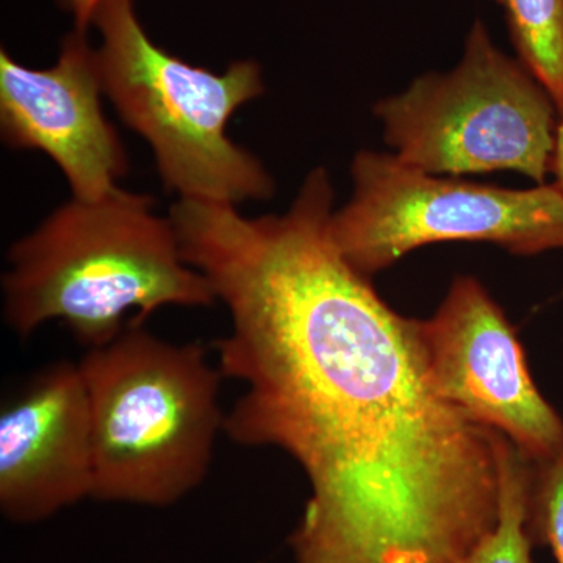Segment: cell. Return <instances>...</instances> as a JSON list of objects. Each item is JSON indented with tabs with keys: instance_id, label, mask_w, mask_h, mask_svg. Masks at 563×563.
<instances>
[{
	"instance_id": "cell-1",
	"label": "cell",
	"mask_w": 563,
	"mask_h": 563,
	"mask_svg": "<svg viewBox=\"0 0 563 563\" xmlns=\"http://www.w3.org/2000/svg\"><path fill=\"white\" fill-rule=\"evenodd\" d=\"M225 433L310 484L296 563H463L499 515V433L437 391L421 321L336 257L274 277L218 346Z\"/></svg>"
},
{
	"instance_id": "cell-2",
	"label": "cell",
	"mask_w": 563,
	"mask_h": 563,
	"mask_svg": "<svg viewBox=\"0 0 563 563\" xmlns=\"http://www.w3.org/2000/svg\"><path fill=\"white\" fill-rule=\"evenodd\" d=\"M2 291L20 339L58 320L88 350L117 339L131 313L146 321L163 307L217 302L185 261L172 218L155 213L151 196L121 188L99 201L70 199L11 244Z\"/></svg>"
},
{
	"instance_id": "cell-3",
	"label": "cell",
	"mask_w": 563,
	"mask_h": 563,
	"mask_svg": "<svg viewBox=\"0 0 563 563\" xmlns=\"http://www.w3.org/2000/svg\"><path fill=\"white\" fill-rule=\"evenodd\" d=\"M133 318L79 362L90 401L91 499L168 507L206 479L225 431L222 373L199 343H169Z\"/></svg>"
},
{
	"instance_id": "cell-4",
	"label": "cell",
	"mask_w": 563,
	"mask_h": 563,
	"mask_svg": "<svg viewBox=\"0 0 563 563\" xmlns=\"http://www.w3.org/2000/svg\"><path fill=\"white\" fill-rule=\"evenodd\" d=\"M91 25L101 35L103 95L150 144L166 191L235 207L273 198L272 174L225 132L236 110L265 92L257 62L221 74L190 65L150 38L133 0H99Z\"/></svg>"
},
{
	"instance_id": "cell-5",
	"label": "cell",
	"mask_w": 563,
	"mask_h": 563,
	"mask_svg": "<svg viewBox=\"0 0 563 563\" xmlns=\"http://www.w3.org/2000/svg\"><path fill=\"white\" fill-rule=\"evenodd\" d=\"M374 113L396 157L433 176L517 172L542 185L553 173L558 107L481 21L457 68L418 77Z\"/></svg>"
},
{
	"instance_id": "cell-6",
	"label": "cell",
	"mask_w": 563,
	"mask_h": 563,
	"mask_svg": "<svg viewBox=\"0 0 563 563\" xmlns=\"http://www.w3.org/2000/svg\"><path fill=\"white\" fill-rule=\"evenodd\" d=\"M354 192L333 211L331 236L365 276L431 243L481 242L517 255L563 250V195L555 185L507 190L443 179L396 155L361 151Z\"/></svg>"
},
{
	"instance_id": "cell-7",
	"label": "cell",
	"mask_w": 563,
	"mask_h": 563,
	"mask_svg": "<svg viewBox=\"0 0 563 563\" xmlns=\"http://www.w3.org/2000/svg\"><path fill=\"white\" fill-rule=\"evenodd\" d=\"M421 339L432 383L455 409L532 462L561 446V415L533 383L523 344L479 280L457 277L435 314L421 321Z\"/></svg>"
},
{
	"instance_id": "cell-8",
	"label": "cell",
	"mask_w": 563,
	"mask_h": 563,
	"mask_svg": "<svg viewBox=\"0 0 563 563\" xmlns=\"http://www.w3.org/2000/svg\"><path fill=\"white\" fill-rule=\"evenodd\" d=\"M101 66L87 31L65 36L47 69L0 52V133L10 150L40 151L60 168L73 198L99 201L129 172L128 152L103 114Z\"/></svg>"
},
{
	"instance_id": "cell-9",
	"label": "cell",
	"mask_w": 563,
	"mask_h": 563,
	"mask_svg": "<svg viewBox=\"0 0 563 563\" xmlns=\"http://www.w3.org/2000/svg\"><path fill=\"white\" fill-rule=\"evenodd\" d=\"M90 401L79 363L41 369L0 412V510L38 523L91 498Z\"/></svg>"
},
{
	"instance_id": "cell-10",
	"label": "cell",
	"mask_w": 563,
	"mask_h": 563,
	"mask_svg": "<svg viewBox=\"0 0 563 563\" xmlns=\"http://www.w3.org/2000/svg\"><path fill=\"white\" fill-rule=\"evenodd\" d=\"M498 463V521L463 563H532V540L526 526L532 461L499 435Z\"/></svg>"
},
{
	"instance_id": "cell-11",
	"label": "cell",
	"mask_w": 563,
	"mask_h": 563,
	"mask_svg": "<svg viewBox=\"0 0 563 563\" xmlns=\"http://www.w3.org/2000/svg\"><path fill=\"white\" fill-rule=\"evenodd\" d=\"M520 62L563 113V0H498Z\"/></svg>"
},
{
	"instance_id": "cell-12",
	"label": "cell",
	"mask_w": 563,
	"mask_h": 563,
	"mask_svg": "<svg viewBox=\"0 0 563 563\" xmlns=\"http://www.w3.org/2000/svg\"><path fill=\"white\" fill-rule=\"evenodd\" d=\"M526 526L532 543L547 544L563 563V440L550 457L532 462Z\"/></svg>"
},
{
	"instance_id": "cell-13",
	"label": "cell",
	"mask_w": 563,
	"mask_h": 563,
	"mask_svg": "<svg viewBox=\"0 0 563 563\" xmlns=\"http://www.w3.org/2000/svg\"><path fill=\"white\" fill-rule=\"evenodd\" d=\"M58 2L63 9L73 14L76 29L87 31L91 25L92 13H95L99 0H58Z\"/></svg>"
},
{
	"instance_id": "cell-14",
	"label": "cell",
	"mask_w": 563,
	"mask_h": 563,
	"mask_svg": "<svg viewBox=\"0 0 563 563\" xmlns=\"http://www.w3.org/2000/svg\"><path fill=\"white\" fill-rule=\"evenodd\" d=\"M553 173L555 176L554 185L563 195V113L561 114V122H559L558 136H555Z\"/></svg>"
}]
</instances>
